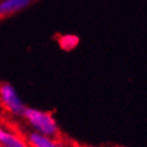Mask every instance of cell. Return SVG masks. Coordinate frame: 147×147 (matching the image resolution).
<instances>
[{"label": "cell", "mask_w": 147, "mask_h": 147, "mask_svg": "<svg viewBox=\"0 0 147 147\" xmlns=\"http://www.w3.org/2000/svg\"><path fill=\"white\" fill-rule=\"evenodd\" d=\"M28 145L30 147H63L59 142L54 141L50 136L42 135L38 131L29 133L28 135Z\"/></svg>", "instance_id": "obj_4"}, {"label": "cell", "mask_w": 147, "mask_h": 147, "mask_svg": "<svg viewBox=\"0 0 147 147\" xmlns=\"http://www.w3.org/2000/svg\"><path fill=\"white\" fill-rule=\"evenodd\" d=\"M0 147H1V145H0Z\"/></svg>", "instance_id": "obj_7"}, {"label": "cell", "mask_w": 147, "mask_h": 147, "mask_svg": "<svg viewBox=\"0 0 147 147\" xmlns=\"http://www.w3.org/2000/svg\"><path fill=\"white\" fill-rule=\"evenodd\" d=\"M33 0H0V18L12 16L23 11Z\"/></svg>", "instance_id": "obj_3"}, {"label": "cell", "mask_w": 147, "mask_h": 147, "mask_svg": "<svg viewBox=\"0 0 147 147\" xmlns=\"http://www.w3.org/2000/svg\"><path fill=\"white\" fill-rule=\"evenodd\" d=\"M80 42L78 36L72 35V34H65V35H60L58 38V44L59 47L63 51H71L74 48H76Z\"/></svg>", "instance_id": "obj_6"}, {"label": "cell", "mask_w": 147, "mask_h": 147, "mask_svg": "<svg viewBox=\"0 0 147 147\" xmlns=\"http://www.w3.org/2000/svg\"><path fill=\"white\" fill-rule=\"evenodd\" d=\"M23 117L34 128L35 131L50 138L57 136L58 124L56 119H54L52 112L41 111V110L33 109V107H26Z\"/></svg>", "instance_id": "obj_1"}, {"label": "cell", "mask_w": 147, "mask_h": 147, "mask_svg": "<svg viewBox=\"0 0 147 147\" xmlns=\"http://www.w3.org/2000/svg\"><path fill=\"white\" fill-rule=\"evenodd\" d=\"M0 145L1 147H30L20 136L4 130L3 128H0Z\"/></svg>", "instance_id": "obj_5"}, {"label": "cell", "mask_w": 147, "mask_h": 147, "mask_svg": "<svg viewBox=\"0 0 147 147\" xmlns=\"http://www.w3.org/2000/svg\"><path fill=\"white\" fill-rule=\"evenodd\" d=\"M0 102L9 112L15 116H23L24 110L27 107L22 99L18 96L15 87L10 83L0 84Z\"/></svg>", "instance_id": "obj_2"}]
</instances>
